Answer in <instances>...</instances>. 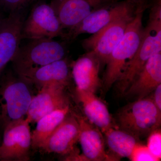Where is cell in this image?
Segmentation results:
<instances>
[{
	"label": "cell",
	"instance_id": "1",
	"mask_svg": "<svg viewBox=\"0 0 161 161\" xmlns=\"http://www.w3.org/2000/svg\"><path fill=\"white\" fill-rule=\"evenodd\" d=\"M161 53V5H153L149 20L144 28L142 37L137 50L126 64L115 87L123 95L147 61L153 55Z\"/></svg>",
	"mask_w": 161,
	"mask_h": 161
},
{
	"label": "cell",
	"instance_id": "2",
	"mask_svg": "<svg viewBox=\"0 0 161 161\" xmlns=\"http://www.w3.org/2000/svg\"><path fill=\"white\" fill-rule=\"evenodd\" d=\"M147 6H139L128 24L123 37L111 53L106 65L102 86L108 92L116 82L123 71L128 61L137 50L144 31L142 19Z\"/></svg>",
	"mask_w": 161,
	"mask_h": 161
},
{
	"label": "cell",
	"instance_id": "3",
	"mask_svg": "<svg viewBox=\"0 0 161 161\" xmlns=\"http://www.w3.org/2000/svg\"><path fill=\"white\" fill-rule=\"evenodd\" d=\"M11 72L0 76V128L24 119L33 96L29 84Z\"/></svg>",
	"mask_w": 161,
	"mask_h": 161
},
{
	"label": "cell",
	"instance_id": "4",
	"mask_svg": "<svg viewBox=\"0 0 161 161\" xmlns=\"http://www.w3.org/2000/svg\"><path fill=\"white\" fill-rule=\"evenodd\" d=\"M115 117L119 129L137 139L148 136L160 127L161 111L152 98L147 97L123 107Z\"/></svg>",
	"mask_w": 161,
	"mask_h": 161
},
{
	"label": "cell",
	"instance_id": "5",
	"mask_svg": "<svg viewBox=\"0 0 161 161\" xmlns=\"http://www.w3.org/2000/svg\"><path fill=\"white\" fill-rule=\"evenodd\" d=\"M62 43L53 39H34L20 47L11 62L15 71L40 67L65 58Z\"/></svg>",
	"mask_w": 161,
	"mask_h": 161
},
{
	"label": "cell",
	"instance_id": "6",
	"mask_svg": "<svg viewBox=\"0 0 161 161\" xmlns=\"http://www.w3.org/2000/svg\"><path fill=\"white\" fill-rule=\"evenodd\" d=\"M138 7L125 0L94 9L78 26L65 34L64 38L73 40L82 34H95L114 21L133 17Z\"/></svg>",
	"mask_w": 161,
	"mask_h": 161
},
{
	"label": "cell",
	"instance_id": "7",
	"mask_svg": "<svg viewBox=\"0 0 161 161\" xmlns=\"http://www.w3.org/2000/svg\"><path fill=\"white\" fill-rule=\"evenodd\" d=\"M63 28L53 4L42 3L33 8L22 28V39L64 37Z\"/></svg>",
	"mask_w": 161,
	"mask_h": 161
},
{
	"label": "cell",
	"instance_id": "8",
	"mask_svg": "<svg viewBox=\"0 0 161 161\" xmlns=\"http://www.w3.org/2000/svg\"><path fill=\"white\" fill-rule=\"evenodd\" d=\"M26 118L10 123L3 130L0 144V161H26L29 160L31 133Z\"/></svg>",
	"mask_w": 161,
	"mask_h": 161
},
{
	"label": "cell",
	"instance_id": "9",
	"mask_svg": "<svg viewBox=\"0 0 161 161\" xmlns=\"http://www.w3.org/2000/svg\"><path fill=\"white\" fill-rule=\"evenodd\" d=\"M134 16L114 21L82 41L83 48L96 56L100 61L101 68L106 64L111 53L123 37L128 24Z\"/></svg>",
	"mask_w": 161,
	"mask_h": 161
},
{
	"label": "cell",
	"instance_id": "10",
	"mask_svg": "<svg viewBox=\"0 0 161 161\" xmlns=\"http://www.w3.org/2000/svg\"><path fill=\"white\" fill-rule=\"evenodd\" d=\"M67 86L54 84L43 86L37 95L33 96L26 119L30 124L36 123L52 112L69 105L64 92Z\"/></svg>",
	"mask_w": 161,
	"mask_h": 161
},
{
	"label": "cell",
	"instance_id": "11",
	"mask_svg": "<svg viewBox=\"0 0 161 161\" xmlns=\"http://www.w3.org/2000/svg\"><path fill=\"white\" fill-rule=\"evenodd\" d=\"M23 24L19 12L0 18V76L20 47Z\"/></svg>",
	"mask_w": 161,
	"mask_h": 161
},
{
	"label": "cell",
	"instance_id": "12",
	"mask_svg": "<svg viewBox=\"0 0 161 161\" xmlns=\"http://www.w3.org/2000/svg\"><path fill=\"white\" fill-rule=\"evenodd\" d=\"M15 73L29 84L36 86L39 89L52 85L67 86L70 76L69 63L65 58L44 66Z\"/></svg>",
	"mask_w": 161,
	"mask_h": 161
},
{
	"label": "cell",
	"instance_id": "13",
	"mask_svg": "<svg viewBox=\"0 0 161 161\" xmlns=\"http://www.w3.org/2000/svg\"><path fill=\"white\" fill-rule=\"evenodd\" d=\"M79 123L75 115L69 114L42 144L40 149L48 153L67 155L75 149L79 136Z\"/></svg>",
	"mask_w": 161,
	"mask_h": 161
},
{
	"label": "cell",
	"instance_id": "14",
	"mask_svg": "<svg viewBox=\"0 0 161 161\" xmlns=\"http://www.w3.org/2000/svg\"><path fill=\"white\" fill-rule=\"evenodd\" d=\"M80 128L79 140L86 161H116L105 149L104 139L98 128L86 118L75 115Z\"/></svg>",
	"mask_w": 161,
	"mask_h": 161
},
{
	"label": "cell",
	"instance_id": "15",
	"mask_svg": "<svg viewBox=\"0 0 161 161\" xmlns=\"http://www.w3.org/2000/svg\"><path fill=\"white\" fill-rule=\"evenodd\" d=\"M101 69L100 61L91 52H87L74 61L72 64L71 75L76 89L95 94L102 86L99 77Z\"/></svg>",
	"mask_w": 161,
	"mask_h": 161
},
{
	"label": "cell",
	"instance_id": "16",
	"mask_svg": "<svg viewBox=\"0 0 161 161\" xmlns=\"http://www.w3.org/2000/svg\"><path fill=\"white\" fill-rule=\"evenodd\" d=\"M161 84V53L153 55L130 85L124 95L136 100L147 97Z\"/></svg>",
	"mask_w": 161,
	"mask_h": 161
},
{
	"label": "cell",
	"instance_id": "17",
	"mask_svg": "<svg viewBox=\"0 0 161 161\" xmlns=\"http://www.w3.org/2000/svg\"><path fill=\"white\" fill-rule=\"evenodd\" d=\"M76 94L86 118L90 122L103 132L113 127L108 108L95 93L76 89Z\"/></svg>",
	"mask_w": 161,
	"mask_h": 161
},
{
	"label": "cell",
	"instance_id": "18",
	"mask_svg": "<svg viewBox=\"0 0 161 161\" xmlns=\"http://www.w3.org/2000/svg\"><path fill=\"white\" fill-rule=\"evenodd\" d=\"M52 4L63 29L75 28L94 10L87 0H58Z\"/></svg>",
	"mask_w": 161,
	"mask_h": 161
},
{
	"label": "cell",
	"instance_id": "19",
	"mask_svg": "<svg viewBox=\"0 0 161 161\" xmlns=\"http://www.w3.org/2000/svg\"><path fill=\"white\" fill-rule=\"evenodd\" d=\"M70 113L69 105L55 110L44 115L37 122L36 129L31 134V147H41L47 137L54 131Z\"/></svg>",
	"mask_w": 161,
	"mask_h": 161
},
{
	"label": "cell",
	"instance_id": "20",
	"mask_svg": "<svg viewBox=\"0 0 161 161\" xmlns=\"http://www.w3.org/2000/svg\"><path fill=\"white\" fill-rule=\"evenodd\" d=\"M107 145L116 159L130 157L137 139L125 131L113 127L104 132Z\"/></svg>",
	"mask_w": 161,
	"mask_h": 161
},
{
	"label": "cell",
	"instance_id": "21",
	"mask_svg": "<svg viewBox=\"0 0 161 161\" xmlns=\"http://www.w3.org/2000/svg\"><path fill=\"white\" fill-rule=\"evenodd\" d=\"M132 161H158L159 160L151 153L147 145L137 142L129 158Z\"/></svg>",
	"mask_w": 161,
	"mask_h": 161
},
{
	"label": "cell",
	"instance_id": "22",
	"mask_svg": "<svg viewBox=\"0 0 161 161\" xmlns=\"http://www.w3.org/2000/svg\"><path fill=\"white\" fill-rule=\"evenodd\" d=\"M147 147L159 161L161 158V132L160 128L153 131L148 135Z\"/></svg>",
	"mask_w": 161,
	"mask_h": 161
},
{
	"label": "cell",
	"instance_id": "23",
	"mask_svg": "<svg viewBox=\"0 0 161 161\" xmlns=\"http://www.w3.org/2000/svg\"><path fill=\"white\" fill-rule=\"evenodd\" d=\"M32 0H0V8L9 13L18 12L25 7Z\"/></svg>",
	"mask_w": 161,
	"mask_h": 161
},
{
	"label": "cell",
	"instance_id": "24",
	"mask_svg": "<svg viewBox=\"0 0 161 161\" xmlns=\"http://www.w3.org/2000/svg\"><path fill=\"white\" fill-rule=\"evenodd\" d=\"M94 9L110 6L115 3V0H87Z\"/></svg>",
	"mask_w": 161,
	"mask_h": 161
},
{
	"label": "cell",
	"instance_id": "25",
	"mask_svg": "<svg viewBox=\"0 0 161 161\" xmlns=\"http://www.w3.org/2000/svg\"><path fill=\"white\" fill-rule=\"evenodd\" d=\"M153 92L152 100L157 107L161 111V84L159 85Z\"/></svg>",
	"mask_w": 161,
	"mask_h": 161
},
{
	"label": "cell",
	"instance_id": "26",
	"mask_svg": "<svg viewBox=\"0 0 161 161\" xmlns=\"http://www.w3.org/2000/svg\"><path fill=\"white\" fill-rule=\"evenodd\" d=\"M117 1L118 0H117ZM128 2L132 3L137 6H148V4L147 0H126Z\"/></svg>",
	"mask_w": 161,
	"mask_h": 161
},
{
	"label": "cell",
	"instance_id": "27",
	"mask_svg": "<svg viewBox=\"0 0 161 161\" xmlns=\"http://www.w3.org/2000/svg\"><path fill=\"white\" fill-rule=\"evenodd\" d=\"M1 138H0V144H1Z\"/></svg>",
	"mask_w": 161,
	"mask_h": 161
}]
</instances>
